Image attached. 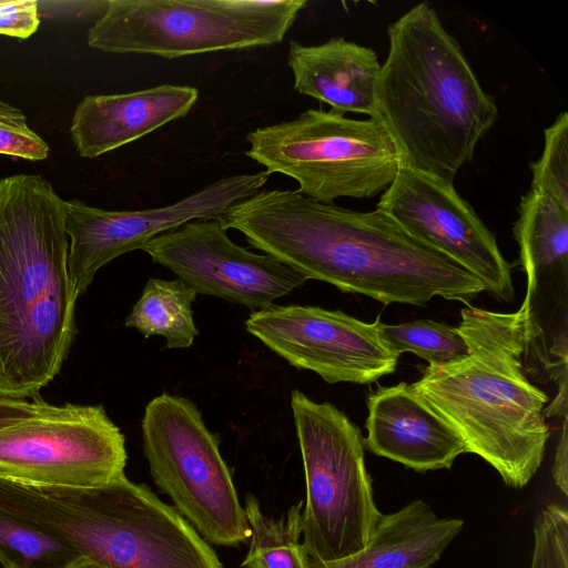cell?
<instances>
[{"instance_id":"obj_21","label":"cell","mask_w":568,"mask_h":568,"mask_svg":"<svg viewBox=\"0 0 568 568\" xmlns=\"http://www.w3.org/2000/svg\"><path fill=\"white\" fill-rule=\"evenodd\" d=\"M302 505H293L280 519L266 516L258 499L248 494L244 511L251 529L244 568H308L302 545Z\"/></svg>"},{"instance_id":"obj_3","label":"cell","mask_w":568,"mask_h":568,"mask_svg":"<svg viewBox=\"0 0 568 568\" xmlns=\"http://www.w3.org/2000/svg\"><path fill=\"white\" fill-rule=\"evenodd\" d=\"M388 52L375 91V116L400 166L454 184L498 120L458 41L420 2L389 24Z\"/></svg>"},{"instance_id":"obj_30","label":"cell","mask_w":568,"mask_h":568,"mask_svg":"<svg viewBox=\"0 0 568 568\" xmlns=\"http://www.w3.org/2000/svg\"><path fill=\"white\" fill-rule=\"evenodd\" d=\"M74 568H103V567L91 564V562L83 561Z\"/></svg>"},{"instance_id":"obj_4","label":"cell","mask_w":568,"mask_h":568,"mask_svg":"<svg viewBox=\"0 0 568 568\" xmlns=\"http://www.w3.org/2000/svg\"><path fill=\"white\" fill-rule=\"evenodd\" d=\"M460 315L457 328L468 354L428 365L410 387L456 430L467 453L493 466L506 485L521 488L541 466L550 435L548 396L523 365L521 312L468 306Z\"/></svg>"},{"instance_id":"obj_29","label":"cell","mask_w":568,"mask_h":568,"mask_svg":"<svg viewBox=\"0 0 568 568\" xmlns=\"http://www.w3.org/2000/svg\"><path fill=\"white\" fill-rule=\"evenodd\" d=\"M0 125L26 128L28 120L24 112L0 98Z\"/></svg>"},{"instance_id":"obj_14","label":"cell","mask_w":568,"mask_h":568,"mask_svg":"<svg viewBox=\"0 0 568 568\" xmlns=\"http://www.w3.org/2000/svg\"><path fill=\"white\" fill-rule=\"evenodd\" d=\"M142 250L196 294L220 297L253 312L274 305L307 281L275 257L232 242L217 219L187 222L155 236Z\"/></svg>"},{"instance_id":"obj_12","label":"cell","mask_w":568,"mask_h":568,"mask_svg":"<svg viewBox=\"0 0 568 568\" xmlns=\"http://www.w3.org/2000/svg\"><path fill=\"white\" fill-rule=\"evenodd\" d=\"M268 178L266 171L222 178L175 203L136 211H109L80 200L67 201L68 272L77 297L114 258L142 250L155 236L187 222L220 219L233 204L260 191Z\"/></svg>"},{"instance_id":"obj_22","label":"cell","mask_w":568,"mask_h":568,"mask_svg":"<svg viewBox=\"0 0 568 568\" xmlns=\"http://www.w3.org/2000/svg\"><path fill=\"white\" fill-rule=\"evenodd\" d=\"M83 557L67 540L0 509L3 568H74Z\"/></svg>"},{"instance_id":"obj_17","label":"cell","mask_w":568,"mask_h":568,"mask_svg":"<svg viewBox=\"0 0 568 568\" xmlns=\"http://www.w3.org/2000/svg\"><path fill=\"white\" fill-rule=\"evenodd\" d=\"M197 99V89L174 84L87 95L75 108L70 135L80 156L94 159L185 116Z\"/></svg>"},{"instance_id":"obj_5","label":"cell","mask_w":568,"mask_h":568,"mask_svg":"<svg viewBox=\"0 0 568 568\" xmlns=\"http://www.w3.org/2000/svg\"><path fill=\"white\" fill-rule=\"evenodd\" d=\"M0 509L58 535L103 568H224L174 507L124 474L93 488L0 479Z\"/></svg>"},{"instance_id":"obj_27","label":"cell","mask_w":568,"mask_h":568,"mask_svg":"<svg viewBox=\"0 0 568 568\" xmlns=\"http://www.w3.org/2000/svg\"><path fill=\"white\" fill-rule=\"evenodd\" d=\"M47 405L39 396L13 398L0 395V429L36 415Z\"/></svg>"},{"instance_id":"obj_6","label":"cell","mask_w":568,"mask_h":568,"mask_svg":"<svg viewBox=\"0 0 568 568\" xmlns=\"http://www.w3.org/2000/svg\"><path fill=\"white\" fill-rule=\"evenodd\" d=\"M305 0H110L87 34L108 53L176 59L281 43Z\"/></svg>"},{"instance_id":"obj_20","label":"cell","mask_w":568,"mask_h":568,"mask_svg":"<svg viewBox=\"0 0 568 568\" xmlns=\"http://www.w3.org/2000/svg\"><path fill=\"white\" fill-rule=\"evenodd\" d=\"M196 295L179 278H150L125 317V326L145 337H164L166 348H189L199 335L192 311Z\"/></svg>"},{"instance_id":"obj_9","label":"cell","mask_w":568,"mask_h":568,"mask_svg":"<svg viewBox=\"0 0 568 568\" xmlns=\"http://www.w3.org/2000/svg\"><path fill=\"white\" fill-rule=\"evenodd\" d=\"M152 479L206 541L247 542L251 529L232 473L196 405L163 393L150 400L141 423Z\"/></svg>"},{"instance_id":"obj_18","label":"cell","mask_w":568,"mask_h":568,"mask_svg":"<svg viewBox=\"0 0 568 568\" xmlns=\"http://www.w3.org/2000/svg\"><path fill=\"white\" fill-rule=\"evenodd\" d=\"M287 60L298 93L343 114L375 116V91L382 64L373 49L343 37L313 45L291 41Z\"/></svg>"},{"instance_id":"obj_28","label":"cell","mask_w":568,"mask_h":568,"mask_svg":"<svg viewBox=\"0 0 568 568\" xmlns=\"http://www.w3.org/2000/svg\"><path fill=\"white\" fill-rule=\"evenodd\" d=\"M552 477L557 487L565 496L568 495V434H567V416L562 419L561 434L556 448L554 466L551 469Z\"/></svg>"},{"instance_id":"obj_23","label":"cell","mask_w":568,"mask_h":568,"mask_svg":"<svg viewBox=\"0 0 568 568\" xmlns=\"http://www.w3.org/2000/svg\"><path fill=\"white\" fill-rule=\"evenodd\" d=\"M379 334L395 353H413L439 366L457 362L468 354V346L457 327L432 320H417L402 324L379 322Z\"/></svg>"},{"instance_id":"obj_10","label":"cell","mask_w":568,"mask_h":568,"mask_svg":"<svg viewBox=\"0 0 568 568\" xmlns=\"http://www.w3.org/2000/svg\"><path fill=\"white\" fill-rule=\"evenodd\" d=\"M517 211L513 231L527 280L519 308L523 365L535 382L558 386L546 412L562 416L568 394V211L537 187L520 197Z\"/></svg>"},{"instance_id":"obj_19","label":"cell","mask_w":568,"mask_h":568,"mask_svg":"<svg viewBox=\"0 0 568 568\" xmlns=\"http://www.w3.org/2000/svg\"><path fill=\"white\" fill-rule=\"evenodd\" d=\"M463 520L440 518L423 500L381 516L369 542L361 551L308 568H429L463 528Z\"/></svg>"},{"instance_id":"obj_7","label":"cell","mask_w":568,"mask_h":568,"mask_svg":"<svg viewBox=\"0 0 568 568\" xmlns=\"http://www.w3.org/2000/svg\"><path fill=\"white\" fill-rule=\"evenodd\" d=\"M291 408L301 449L306 498L302 545L310 560L331 562L366 547L382 514L366 470L364 438L342 410L298 389Z\"/></svg>"},{"instance_id":"obj_8","label":"cell","mask_w":568,"mask_h":568,"mask_svg":"<svg viewBox=\"0 0 568 568\" xmlns=\"http://www.w3.org/2000/svg\"><path fill=\"white\" fill-rule=\"evenodd\" d=\"M246 156L298 184L304 196L324 204L371 199L400 170L399 154L376 118L355 120L310 109L297 118L260 126L246 135Z\"/></svg>"},{"instance_id":"obj_16","label":"cell","mask_w":568,"mask_h":568,"mask_svg":"<svg viewBox=\"0 0 568 568\" xmlns=\"http://www.w3.org/2000/svg\"><path fill=\"white\" fill-rule=\"evenodd\" d=\"M364 445L416 471L450 468L467 453L456 430L420 398L410 384L379 387L367 397Z\"/></svg>"},{"instance_id":"obj_13","label":"cell","mask_w":568,"mask_h":568,"mask_svg":"<svg viewBox=\"0 0 568 568\" xmlns=\"http://www.w3.org/2000/svg\"><path fill=\"white\" fill-rule=\"evenodd\" d=\"M379 322L318 306L272 305L252 312L245 329L292 366L329 384H369L394 373L399 358L382 339Z\"/></svg>"},{"instance_id":"obj_26","label":"cell","mask_w":568,"mask_h":568,"mask_svg":"<svg viewBox=\"0 0 568 568\" xmlns=\"http://www.w3.org/2000/svg\"><path fill=\"white\" fill-rule=\"evenodd\" d=\"M40 26L38 2L33 0H0V34L26 40Z\"/></svg>"},{"instance_id":"obj_2","label":"cell","mask_w":568,"mask_h":568,"mask_svg":"<svg viewBox=\"0 0 568 568\" xmlns=\"http://www.w3.org/2000/svg\"><path fill=\"white\" fill-rule=\"evenodd\" d=\"M65 216L67 201L45 178L0 179L1 396H39L78 332Z\"/></svg>"},{"instance_id":"obj_1","label":"cell","mask_w":568,"mask_h":568,"mask_svg":"<svg viewBox=\"0 0 568 568\" xmlns=\"http://www.w3.org/2000/svg\"><path fill=\"white\" fill-rule=\"evenodd\" d=\"M217 220L307 280L385 305L425 306L435 296L467 304L485 291L473 273L377 209L358 212L297 190L261 189Z\"/></svg>"},{"instance_id":"obj_25","label":"cell","mask_w":568,"mask_h":568,"mask_svg":"<svg viewBox=\"0 0 568 568\" xmlns=\"http://www.w3.org/2000/svg\"><path fill=\"white\" fill-rule=\"evenodd\" d=\"M534 554L530 568H568V513L548 505L534 525Z\"/></svg>"},{"instance_id":"obj_15","label":"cell","mask_w":568,"mask_h":568,"mask_svg":"<svg viewBox=\"0 0 568 568\" xmlns=\"http://www.w3.org/2000/svg\"><path fill=\"white\" fill-rule=\"evenodd\" d=\"M376 209L473 273L493 297L513 300V264L503 256L495 235L454 184L400 168Z\"/></svg>"},{"instance_id":"obj_11","label":"cell","mask_w":568,"mask_h":568,"mask_svg":"<svg viewBox=\"0 0 568 568\" xmlns=\"http://www.w3.org/2000/svg\"><path fill=\"white\" fill-rule=\"evenodd\" d=\"M125 438L102 405L48 404L0 429V479L42 488H93L124 474Z\"/></svg>"},{"instance_id":"obj_24","label":"cell","mask_w":568,"mask_h":568,"mask_svg":"<svg viewBox=\"0 0 568 568\" xmlns=\"http://www.w3.org/2000/svg\"><path fill=\"white\" fill-rule=\"evenodd\" d=\"M545 144L541 156L529 164L531 186L550 195L568 211V114L560 113L545 129Z\"/></svg>"}]
</instances>
